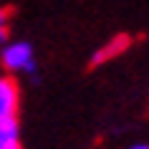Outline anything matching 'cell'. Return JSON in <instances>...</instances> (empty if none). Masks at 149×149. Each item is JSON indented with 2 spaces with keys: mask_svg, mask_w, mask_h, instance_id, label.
<instances>
[{
  "mask_svg": "<svg viewBox=\"0 0 149 149\" xmlns=\"http://www.w3.org/2000/svg\"><path fill=\"white\" fill-rule=\"evenodd\" d=\"M3 66L10 71H23V73H36V56H33L31 43L18 40V43H8L3 48Z\"/></svg>",
  "mask_w": 149,
  "mask_h": 149,
  "instance_id": "cell-1",
  "label": "cell"
},
{
  "mask_svg": "<svg viewBox=\"0 0 149 149\" xmlns=\"http://www.w3.org/2000/svg\"><path fill=\"white\" fill-rule=\"evenodd\" d=\"M18 104H20L18 84L8 76H0V119L18 116Z\"/></svg>",
  "mask_w": 149,
  "mask_h": 149,
  "instance_id": "cell-2",
  "label": "cell"
},
{
  "mask_svg": "<svg viewBox=\"0 0 149 149\" xmlns=\"http://www.w3.org/2000/svg\"><path fill=\"white\" fill-rule=\"evenodd\" d=\"M129 46H132V38H129V36H114V38L106 40L101 48H96L88 63H91V66H104V63L114 61L116 56H121Z\"/></svg>",
  "mask_w": 149,
  "mask_h": 149,
  "instance_id": "cell-3",
  "label": "cell"
},
{
  "mask_svg": "<svg viewBox=\"0 0 149 149\" xmlns=\"http://www.w3.org/2000/svg\"><path fill=\"white\" fill-rule=\"evenodd\" d=\"M0 149H20V129H18V116L0 119Z\"/></svg>",
  "mask_w": 149,
  "mask_h": 149,
  "instance_id": "cell-4",
  "label": "cell"
},
{
  "mask_svg": "<svg viewBox=\"0 0 149 149\" xmlns=\"http://www.w3.org/2000/svg\"><path fill=\"white\" fill-rule=\"evenodd\" d=\"M8 33H10V10L0 8V43H8Z\"/></svg>",
  "mask_w": 149,
  "mask_h": 149,
  "instance_id": "cell-5",
  "label": "cell"
},
{
  "mask_svg": "<svg viewBox=\"0 0 149 149\" xmlns=\"http://www.w3.org/2000/svg\"><path fill=\"white\" fill-rule=\"evenodd\" d=\"M132 149H149V144H136V147H132Z\"/></svg>",
  "mask_w": 149,
  "mask_h": 149,
  "instance_id": "cell-6",
  "label": "cell"
}]
</instances>
